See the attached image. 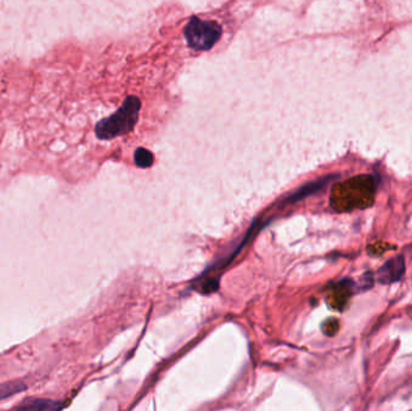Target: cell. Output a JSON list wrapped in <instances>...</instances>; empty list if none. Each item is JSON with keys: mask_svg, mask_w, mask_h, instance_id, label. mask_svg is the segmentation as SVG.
Listing matches in <instances>:
<instances>
[{"mask_svg": "<svg viewBox=\"0 0 412 411\" xmlns=\"http://www.w3.org/2000/svg\"><path fill=\"white\" fill-rule=\"evenodd\" d=\"M139 112H140V100L136 97H130L123 103L122 108L116 114L102 120L97 124V137L102 140H110V139L127 134L138 122Z\"/></svg>", "mask_w": 412, "mask_h": 411, "instance_id": "1", "label": "cell"}, {"mask_svg": "<svg viewBox=\"0 0 412 411\" xmlns=\"http://www.w3.org/2000/svg\"><path fill=\"white\" fill-rule=\"evenodd\" d=\"M222 35V28L217 22L193 19L186 26L185 37L189 47L197 51H207L215 45Z\"/></svg>", "mask_w": 412, "mask_h": 411, "instance_id": "2", "label": "cell"}, {"mask_svg": "<svg viewBox=\"0 0 412 411\" xmlns=\"http://www.w3.org/2000/svg\"><path fill=\"white\" fill-rule=\"evenodd\" d=\"M405 273V258L402 256L394 257L384 263L376 273V279L383 285L398 282Z\"/></svg>", "mask_w": 412, "mask_h": 411, "instance_id": "3", "label": "cell"}, {"mask_svg": "<svg viewBox=\"0 0 412 411\" xmlns=\"http://www.w3.org/2000/svg\"><path fill=\"white\" fill-rule=\"evenodd\" d=\"M17 407L26 410H56L61 409L62 405L58 401L50 399H28Z\"/></svg>", "mask_w": 412, "mask_h": 411, "instance_id": "4", "label": "cell"}, {"mask_svg": "<svg viewBox=\"0 0 412 411\" xmlns=\"http://www.w3.org/2000/svg\"><path fill=\"white\" fill-rule=\"evenodd\" d=\"M27 386L21 381H13V382H5L0 385V400L7 399L9 397L17 394V393L25 391Z\"/></svg>", "mask_w": 412, "mask_h": 411, "instance_id": "5", "label": "cell"}, {"mask_svg": "<svg viewBox=\"0 0 412 411\" xmlns=\"http://www.w3.org/2000/svg\"><path fill=\"white\" fill-rule=\"evenodd\" d=\"M134 161L140 168H148L153 163V155L146 149H138L135 151Z\"/></svg>", "mask_w": 412, "mask_h": 411, "instance_id": "6", "label": "cell"}]
</instances>
